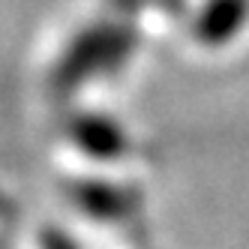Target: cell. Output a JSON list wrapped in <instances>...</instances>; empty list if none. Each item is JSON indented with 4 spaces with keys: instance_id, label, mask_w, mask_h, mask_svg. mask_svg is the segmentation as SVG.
Returning a JSON list of instances; mask_svg holds the SVG:
<instances>
[{
    "instance_id": "obj_2",
    "label": "cell",
    "mask_w": 249,
    "mask_h": 249,
    "mask_svg": "<svg viewBox=\"0 0 249 249\" xmlns=\"http://www.w3.org/2000/svg\"><path fill=\"white\" fill-rule=\"evenodd\" d=\"M69 135H72V141H75V144L87 156H96V159H114L123 150V135H120V129L114 126L111 120L96 117V114H87V117L72 120Z\"/></svg>"
},
{
    "instance_id": "obj_4",
    "label": "cell",
    "mask_w": 249,
    "mask_h": 249,
    "mask_svg": "<svg viewBox=\"0 0 249 249\" xmlns=\"http://www.w3.org/2000/svg\"><path fill=\"white\" fill-rule=\"evenodd\" d=\"M42 249H75V243L69 240L63 231H45L42 234Z\"/></svg>"
},
{
    "instance_id": "obj_3",
    "label": "cell",
    "mask_w": 249,
    "mask_h": 249,
    "mask_svg": "<svg viewBox=\"0 0 249 249\" xmlns=\"http://www.w3.org/2000/svg\"><path fill=\"white\" fill-rule=\"evenodd\" d=\"M75 204H81L87 213L93 216H114V213H123V207H129L123 192L105 186V183H81L75 186Z\"/></svg>"
},
{
    "instance_id": "obj_1",
    "label": "cell",
    "mask_w": 249,
    "mask_h": 249,
    "mask_svg": "<svg viewBox=\"0 0 249 249\" xmlns=\"http://www.w3.org/2000/svg\"><path fill=\"white\" fill-rule=\"evenodd\" d=\"M129 51V33L123 27H90L69 42L54 66V84L60 90L90 81L96 72H108Z\"/></svg>"
}]
</instances>
